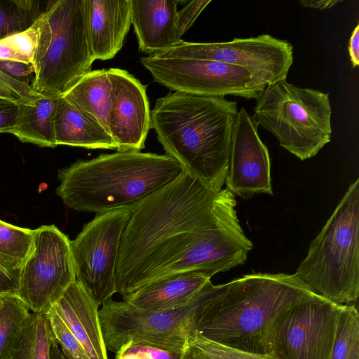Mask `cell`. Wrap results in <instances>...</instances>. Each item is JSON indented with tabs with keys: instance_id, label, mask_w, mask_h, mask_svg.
I'll use <instances>...</instances> for the list:
<instances>
[{
	"instance_id": "cell-23",
	"label": "cell",
	"mask_w": 359,
	"mask_h": 359,
	"mask_svg": "<svg viewBox=\"0 0 359 359\" xmlns=\"http://www.w3.org/2000/svg\"><path fill=\"white\" fill-rule=\"evenodd\" d=\"M32 313L18 296H0V359H10Z\"/></svg>"
},
{
	"instance_id": "cell-6",
	"label": "cell",
	"mask_w": 359,
	"mask_h": 359,
	"mask_svg": "<svg viewBox=\"0 0 359 359\" xmlns=\"http://www.w3.org/2000/svg\"><path fill=\"white\" fill-rule=\"evenodd\" d=\"M32 64V90L43 96L62 95L95 61L86 16V0L48 1Z\"/></svg>"
},
{
	"instance_id": "cell-30",
	"label": "cell",
	"mask_w": 359,
	"mask_h": 359,
	"mask_svg": "<svg viewBox=\"0 0 359 359\" xmlns=\"http://www.w3.org/2000/svg\"><path fill=\"white\" fill-rule=\"evenodd\" d=\"M182 351L148 343H128L116 353L115 359H182Z\"/></svg>"
},
{
	"instance_id": "cell-29",
	"label": "cell",
	"mask_w": 359,
	"mask_h": 359,
	"mask_svg": "<svg viewBox=\"0 0 359 359\" xmlns=\"http://www.w3.org/2000/svg\"><path fill=\"white\" fill-rule=\"evenodd\" d=\"M54 338L68 359H90L68 327L51 306L46 312Z\"/></svg>"
},
{
	"instance_id": "cell-38",
	"label": "cell",
	"mask_w": 359,
	"mask_h": 359,
	"mask_svg": "<svg viewBox=\"0 0 359 359\" xmlns=\"http://www.w3.org/2000/svg\"><path fill=\"white\" fill-rule=\"evenodd\" d=\"M300 4L304 7H309L316 9L324 10L333 7L338 3L341 2V1L339 0H320V1H313V0H301Z\"/></svg>"
},
{
	"instance_id": "cell-7",
	"label": "cell",
	"mask_w": 359,
	"mask_h": 359,
	"mask_svg": "<svg viewBox=\"0 0 359 359\" xmlns=\"http://www.w3.org/2000/svg\"><path fill=\"white\" fill-rule=\"evenodd\" d=\"M329 93L299 88L286 79L267 85L252 116L280 145L302 161L315 156L332 137Z\"/></svg>"
},
{
	"instance_id": "cell-21",
	"label": "cell",
	"mask_w": 359,
	"mask_h": 359,
	"mask_svg": "<svg viewBox=\"0 0 359 359\" xmlns=\"http://www.w3.org/2000/svg\"><path fill=\"white\" fill-rule=\"evenodd\" d=\"M111 94L107 70L102 69L90 71L61 96L95 118L109 133Z\"/></svg>"
},
{
	"instance_id": "cell-1",
	"label": "cell",
	"mask_w": 359,
	"mask_h": 359,
	"mask_svg": "<svg viewBox=\"0 0 359 359\" xmlns=\"http://www.w3.org/2000/svg\"><path fill=\"white\" fill-rule=\"evenodd\" d=\"M234 194L213 191L183 172L129 206L116 266L125 297L162 277L197 271L212 278L244 264L253 248L239 223Z\"/></svg>"
},
{
	"instance_id": "cell-14",
	"label": "cell",
	"mask_w": 359,
	"mask_h": 359,
	"mask_svg": "<svg viewBox=\"0 0 359 359\" xmlns=\"http://www.w3.org/2000/svg\"><path fill=\"white\" fill-rule=\"evenodd\" d=\"M257 128L241 107L233 128L224 183L228 191L245 200L256 194L273 195L270 156Z\"/></svg>"
},
{
	"instance_id": "cell-18",
	"label": "cell",
	"mask_w": 359,
	"mask_h": 359,
	"mask_svg": "<svg viewBox=\"0 0 359 359\" xmlns=\"http://www.w3.org/2000/svg\"><path fill=\"white\" fill-rule=\"evenodd\" d=\"M178 1L131 0V22L139 50L157 54L179 43L175 20Z\"/></svg>"
},
{
	"instance_id": "cell-19",
	"label": "cell",
	"mask_w": 359,
	"mask_h": 359,
	"mask_svg": "<svg viewBox=\"0 0 359 359\" xmlns=\"http://www.w3.org/2000/svg\"><path fill=\"white\" fill-rule=\"evenodd\" d=\"M210 278L197 271L176 273L157 279L123 297V299L146 311L175 308L191 301Z\"/></svg>"
},
{
	"instance_id": "cell-3",
	"label": "cell",
	"mask_w": 359,
	"mask_h": 359,
	"mask_svg": "<svg viewBox=\"0 0 359 359\" xmlns=\"http://www.w3.org/2000/svg\"><path fill=\"white\" fill-rule=\"evenodd\" d=\"M238 114L237 102L225 97L175 92L157 99L151 128L184 172L219 191L225 182Z\"/></svg>"
},
{
	"instance_id": "cell-28",
	"label": "cell",
	"mask_w": 359,
	"mask_h": 359,
	"mask_svg": "<svg viewBox=\"0 0 359 359\" xmlns=\"http://www.w3.org/2000/svg\"><path fill=\"white\" fill-rule=\"evenodd\" d=\"M34 230L0 219V257L23 266L33 245Z\"/></svg>"
},
{
	"instance_id": "cell-2",
	"label": "cell",
	"mask_w": 359,
	"mask_h": 359,
	"mask_svg": "<svg viewBox=\"0 0 359 359\" xmlns=\"http://www.w3.org/2000/svg\"><path fill=\"white\" fill-rule=\"evenodd\" d=\"M195 332L218 344L268 355L267 336L278 313L314 294L294 274L257 273L200 290Z\"/></svg>"
},
{
	"instance_id": "cell-8",
	"label": "cell",
	"mask_w": 359,
	"mask_h": 359,
	"mask_svg": "<svg viewBox=\"0 0 359 359\" xmlns=\"http://www.w3.org/2000/svg\"><path fill=\"white\" fill-rule=\"evenodd\" d=\"M201 306L199 292L186 304L160 311L142 310L110 298L99 309L105 346L115 353L128 343L183 351L195 333Z\"/></svg>"
},
{
	"instance_id": "cell-5",
	"label": "cell",
	"mask_w": 359,
	"mask_h": 359,
	"mask_svg": "<svg viewBox=\"0 0 359 359\" xmlns=\"http://www.w3.org/2000/svg\"><path fill=\"white\" fill-rule=\"evenodd\" d=\"M359 179L353 182L311 243L294 275L314 294L333 302L359 297Z\"/></svg>"
},
{
	"instance_id": "cell-32",
	"label": "cell",
	"mask_w": 359,
	"mask_h": 359,
	"mask_svg": "<svg viewBox=\"0 0 359 359\" xmlns=\"http://www.w3.org/2000/svg\"><path fill=\"white\" fill-rule=\"evenodd\" d=\"M40 17L27 29L2 39L28 63H32L36 51L41 25Z\"/></svg>"
},
{
	"instance_id": "cell-26",
	"label": "cell",
	"mask_w": 359,
	"mask_h": 359,
	"mask_svg": "<svg viewBox=\"0 0 359 359\" xmlns=\"http://www.w3.org/2000/svg\"><path fill=\"white\" fill-rule=\"evenodd\" d=\"M330 359H359V313L353 305H343Z\"/></svg>"
},
{
	"instance_id": "cell-9",
	"label": "cell",
	"mask_w": 359,
	"mask_h": 359,
	"mask_svg": "<svg viewBox=\"0 0 359 359\" xmlns=\"http://www.w3.org/2000/svg\"><path fill=\"white\" fill-rule=\"evenodd\" d=\"M343 305L314 294L283 310L268 332V355L330 359Z\"/></svg>"
},
{
	"instance_id": "cell-25",
	"label": "cell",
	"mask_w": 359,
	"mask_h": 359,
	"mask_svg": "<svg viewBox=\"0 0 359 359\" xmlns=\"http://www.w3.org/2000/svg\"><path fill=\"white\" fill-rule=\"evenodd\" d=\"M40 1L0 0V39L29 28L45 11Z\"/></svg>"
},
{
	"instance_id": "cell-4",
	"label": "cell",
	"mask_w": 359,
	"mask_h": 359,
	"mask_svg": "<svg viewBox=\"0 0 359 359\" xmlns=\"http://www.w3.org/2000/svg\"><path fill=\"white\" fill-rule=\"evenodd\" d=\"M183 172L168 154L117 151L59 170L55 192L67 207L99 214L128 208Z\"/></svg>"
},
{
	"instance_id": "cell-34",
	"label": "cell",
	"mask_w": 359,
	"mask_h": 359,
	"mask_svg": "<svg viewBox=\"0 0 359 359\" xmlns=\"http://www.w3.org/2000/svg\"><path fill=\"white\" fill-rule=\"evenodd\" d=\"M210 2V0L188 1L180 11H177L175 27L180 38L192 26L198 15Z\"/></svg>"
},
{
	"instance_id": "cell-12",
	"label": "cell",
	"mask_w": 359,
	"mask_h": 359,
	"mask_svg": "<svg viewBox=\"0 0 359 359\" xmlns=\"http://www.w3.org/2000/svg\"><path fill=\"white\" fill-rule=\"evenodd\" d=\"M75 280L69 238L53 224L34 229L17 296L31 312L44 313Z\"/></svg>"
},
{
	"instance_id": "cell-39",
	"label": "cell",
	"mask_w": 359,
	"mask_h": 359,
	"mask_svg": "<svg viewBox=\"0 0 359 359\" xmlns=\"http://www.w3.org/2000/svg\"><path fill=\"white\" fill-rule=\"evenodd\" d=\"M50 359H68L62 353L55 338L51 345Z\"/></svg>"
},
{
	"instance_id": "cell-35",
	"label": "cell",
	"mask_w": 359,
	"mask_h": 359,
	"mask_svg": "<svg viewBox=\"0 0 359 359\" xmlns=\"http://www.w3.org/2000/svg\"><path fill=\"white\" fill-rule=\"evenodd\" d=\"M19 104L0 98V133H11L15 126Z\"/></svg>"
},
{
	"instance_id": "cell-13",
	"label": "cell",
	"mask_w": 359,
	"mask_h": 359,
	"mask_svg": "<svg viewBox=\"0 0 359 359\" xmlns=\"http://www.w3.org/2000/svg\"><path fill=\"white\" fill-rule=\"evenodd\" d=\"M154 55L214 60L238 66L269 85L287 78L293 63V46L286 40L260 34L221 43L182 40Z\"/></svg>"
},
{
	"instance_id": "cell-16",
	"label": "cell",
	"mask_w": 359,
	"mask_h": 359,
	"mask_svg": "<svg viewBox=\"0 0 359 359\" xmlns=\"http://www.w3.org/2000/svg\"><path fill=\"white\" fill-rule=\"evenodd\" d=\"M90 359H108L99 316V305L75 280L53 304Z\"/></svg>"
},
{
	"instance_id": "cell-37",
	"label": "cell",
	"mask_w": 359,
	"mask_h": 359,
	"mask_svg": "<svg viewBox=\"0 0 359 359\" xmlns=\"http://www.w3.org/2000/svg\"><path fill=\"white\" fill-rule=\"evenodd\" d=\"M348 53L353 68L359 65V25L354 28L350 37L348 46Z\"/></svg>"
},
{
	"instance_id": "cell-15",
	"label": "cell",
	"mask_w": 359,
	"mask_h": 359,
	"mask_svg": "<svg viewBox=\"0 0 359 359\" xmlns=\"http://www.w3.org/2000/svg\"><path fill=\"white\" fill-rule=\"evenodd\" d=\"M109 133L118 151H140L151 128V111L146 88L128 71L110 68Z\"/></svg>"
},
{
	"instance_id": "cell-36",
	"label": "cell",
	"mask_w": 359,
	"mask_h": 359,
	"mask_svg": "<svg viewBox=\"0 0 359 359\" xmlns=\"http://www.w3.org/2000/svg\"><path fill=\"white\" fill-rule=\"evenodd\" d=\"M0 71L18 80L34 73L32 63L15 60H0Z\"/></svg>"
},
{
	"instance_id": "cell-20",
	"label": "cell",
	"mask_w": 359,
	"mask_h": 359,
	"mask_svg": "<svg viewBox=\"0 0 359 359\" xmlns=\"http://www.w3.org/2000/svg\"><path fill=\"white\" fill-rule=\"evenodd\" d=\"M53 125L57 146L117 150L111 135L95 118L62 96L57 97Z\"/></svg>"
},
{
	"instance_id": "cell-33",
	"label": "cell",
	"mask_w": 359,
	"mask_h": 359,
	"mask_svg": "<svg viewBox=\"0 0 359 359\" xmlns=\"http://www.w3.org/2000/svg\"><path fill=\"white\" fill-rule=\"evenodd\" d=\"M22 267L0 257V296H17Z\"/></svg>"
},
{
	"instance_id": "cell-17",
	"label": "cell",
	"mask_w": 359,
	"mask_h": 359,
	"mask_svg": "<svg viewBox=\"0 0 359 359\" xmlns=\"http://www.w3.org/2000/svg\"><path fill=\"white\" fill-rule=\"evenodd\" d=\"M86 16L95 60L113 58L132 24L131 0H86Z\"/></svg>"
},
{
	"instance_id": "cell-31",
	"label": "cell",
	"mask_w": 359,
	"mask_h": 359,
	"mask_svg": "<svg viewBox=\"0 0 359 359\" xmlns=\"http://www.w3.org/2000/svg\"><path fill=\"white\" fill-rule=\"evenodd\" d=\"M40 95L32 90L28 83L0 71V98L19 104H33Z\"/></svg>"
},
{
	"instance_id": "cell-11",
	"label": "cell",
	"mask_w": 359,
	"mask_h": 359,
	"mask_svg": "<svg viewBox=\"0 0 359 359\" xmlns=\"http://www.w3.org/2000/svg\"><path fill=\"white\" fill-rule=\"evenodd\" d=\"M130 216L128 207L96 214L71 241L76 280L99 306L116 292L119 249Z\"/></svg>"
},
{
	"instance_id": "cell-24",
	"label": "cell",
	"mask_w": 359,
	"mask_h": 359,
	"mask_svg": "<svg viewBox=\"0 0 359 359\" xmlns=\"http://www.w3.org/2000/svg\"><path fill=\"white\" fill-rule=\"evenodd\" d=\"M53 340L46 313H32L10 359H50Z\"/></svg>"
},
{
	"instance_id": "cell-22",
	"label": "cell",
	"mask_w": 359,
	"mask_h": 359,
	"mask_svg": "<svg viewBox=\"0 0 359 359\" xmlns=\"http://www.w3.org/2000/svg\"><path fill=\"white\" fill-rule=\"evenodd\" d=\"M57 97L40 95L33 104H19L15 126L11 132L20 142L41 147H57L53 118Z\"/></svg>"
},
{
	"instance_id": "cell-10",
	"label": "cell",
	"mask_w": 359,
	"mask_h": 359,
	"mask_svg": "<svg viewBox=\"0 0 359 359\" xmlns=\"http://www.w3.org/2000/svg\"><path fill=\"white\" fill-rule=\"evenodd\" d=\"M140 62L155 81L179 93L256 99L267 86L243 68L214 60L151 55Z\"/></svg>"
},
{
	"instance_id": "cell-27",
	"label": "cell",
	"mask_w": 359,
	"mask_h": 359,
	"mask_svg": "<svg viewBox=\"0 0 359 359\" xmlns=\"http://www.w3.org/2000/svg\"><path fill=\"white\" fill-rule=\"evenodd\" d=\"M182 359H276L266 354H257L229 347L210 341L196 332L189 338L182 351Z\"/></svg>"
}]
</instances>
